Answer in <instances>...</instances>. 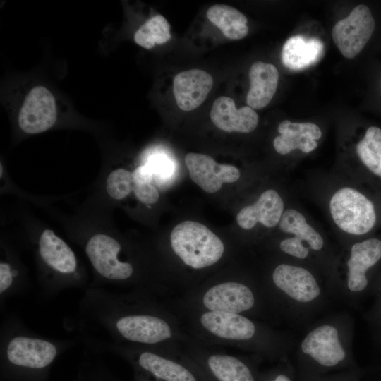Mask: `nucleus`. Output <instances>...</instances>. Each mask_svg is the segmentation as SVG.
I'll return each mask as SVG.
<instances>
[{
	"label": "nucleus",
	"instance_id": "obj_1",
	"mask_svg": "<svg viewBox=\"0 0 381 381\" xmlns=\"http://www.w3.org/2000/svg\"><path fill=\"white\" fill-rule=\"evenodd\" d=\"M184 330L210 346H229L251 352L260 359L287 358L291 339L262 321L236 313L176 310Z\"/></svg>",
	"mask_w": 381,
	"mask_h": 381
},
{
	"label": "nucleus",
	"instance_id": "obj_2",
	"mask_svg": "<svg viewBox=\"0 0 381 381\" xmlns=\"http://www.w3.org/2000/svg\"><path fill=\"white\" fill-rule=\"evenodd\" d=\"M170 307L176 310L236 313L260 321L276 315L264 288L236 279L192 288L172 301Z\"/></svg>",
	"mask_w": 381,
	"mask_h": 381
},
{
	"label": "nucleus",
	"instance_id": "obj_3",
	"mask_svg": "<svg viewBox=\"0 0 381 381\" xmlns=\"http://www.w3.org/2000/svg\"><path fill=\"white\" fill-rule=\"evenodd\" d=\"M296 356V372L322 375L351 370L349 318H328L310 327L298 343Z\"/></svg>",
	"mask_w": 381,
	"mask_h": 381
},
{
	"label": "nucleus",
	"instance_id": "obj_4",
	"mask_svg": "<svg viewBox=\"0 0 381 381\" xmlns=\"http://www.w3.org/2000/svg\"><path fill=\"white\" fill-rule=\"evenodd\" d=\"M115 328L130 343L171 352L181 351L188 335L171 307L126 313L116 320Z\"/></svg>",
	"mask_w": 381,
	"mask_h": 381
},
{
	"label": "nucleus",
	"instance_id": "obj_5",
	"mask_svg": "<svg viewBox=\"0 0 381 381\" xmlns=\"http://www.w3.org/2000/svg\"><path fill=\"white\" fill-rule=\"evenodd\" d=\"M277 315L286 311L303 313L320 307L325 291L314 274L307 268L280 263L273 270L270 283L264 287Z\"/></svg>",
	"mask_w": 381,
	"mask_h": 381
},
{
	"label": "nucleus",
	"instance_id": "obj_6",
	"mask_svg": "<svg viewBox=\"0 0 381 381\" xmlns=\"http://www.w3.org/2000/svg\"><path fill=\"white\" fill-rule=\"evenodd\" d=\"M184 356L203 381H260L256 363L244 356L212 349L188 334L181 344Z\"/></svg>",
	"mask_w": 381,
	"mask_h": 381
},
{
	"label": "nucleus",
	"instance_id": "obj_7",
	"mask_svg": "<svg viewBox=\"0 0 381 381\" xmlns=\"http://www.w3.org/2000/svg\"><path fill=\"white\" fill-rule=\"evenodd\" d=\"M173 253L192 270L207 269L223 258L222 241L204 224L184 221L177 224L170 236Z\"/></svg>",
	"mask_w": 381,
	"mask_h": 381
},
{
	"label": "nucleus",
	"instance_id": "obj_8",
	"mask_svg": "<svg viewBox=\"0 0 381 381\" xmlns=\"http://www.w3.org/2000/svg\"><path fill=\"white\" fill-rule=\"evenodd\" d=\"M329 208L334 224L349 234H365L376 223L377 215L372 201L351 187L337 190L330 198Z\"/></svg>",
	"mask_w": 381,
	"mask_h": 381
},
{
	"label": "nucleus",
	"instance_id": "obj_9",
	"mask_svg": "<svg viewBox=\"0 0 381 381\" xmlns=\"http://www.w3.org/2000/svg\"><path fill=\"white\" fill-rule=\"evenodd\" d=\"M140 371L155 381H203L182 353L145 347L131 355Z\"/></svg>",
	"mask_w": 381,
	"mask_h": 381
},
{
	"label": "nucleus",
	"instance_id": "obj_10",
	"mask_svg": "<svg viewBox=\"0 0 381 381\" xmlns=\"http://www.w3.org/2000/svg\"><path fill=\"white\" fill-rule=\"evenodd\" d=\"M375 21L368 6L359 4L349 16L333 27L332 36L341 54L353 59L365 47L372 37Z\"/></svg>",
	"mask_w": 381,
	"mask_h": 381
},
{
	"label": "nucleus",
	"instance_id": "obj_11",
	"mask_svg": "<svg viewBox=\"0 0 381 381\" xmlns=\"http://www.w3.org/2000/svg\"><path fill=\"white\" fill-rule=\"evenodd\" d=\"M120 243L104 234L92 236L87 241L86 254L95 270L103 277L114 281H126L134 273L133 266L119 259Z\"/></svg>",
	"mask_w": 381,
	"mask_h": 381
},
{
	"label": "nucleus",
	"instance_id": "obj_12",
	"mask_svg": "<svg viewBox=\"0 0 381 381\" xmlns=\"http://www.w3.org/2000/svg\"><path fill=\"white\" fill-rule=\"evenodd\" d=\"M56 116V102L52 92L45 87L36 86L23 101L18 114V125L26 133H40L49 129Z\"/></svg>",
	"mask_w": 381,
	"mask_h": 381
},
{
	"label": "nucleus",
	"instance_id": "obj_13",
	"mask_svg": "<svg viewBox=\"0 0 381 381\" xmlns=\"http://www.w3.org/2000/svg\"><path fill=\"white\" fill-rule=\"evenodd\" d=\"M380 259L381 240L372 238L355 243L350 249L346 261V275L342 294L349 298L350 294L365 290L368 284L366 272Z\"/></svg>",
	"mask_w": 381,
	"mask_h": 381
},
{
	"label": "nucleus",
	"instance_id": "obj_14",
	"mask_svg": "<svg viewBox=\"0 0 381 381\" xmlns=\"http://www.w3.org/2000/svg\"><path fill=\"white\" fill-rule=\"evenodd\" d=\"M185 163L193 182L210 193L220 190L224 183L236 181L241 176L236 167L218 164L210 156L204 154L188 153L185 156Z\"/></svg>",
	"mask_w": 381,
	"mask_h": 381
},
{
	"label": "nucleus",
	"instance_id": "obj_15",
	"mask_svg": "<svg viewBox=\"0 0 381 381\" xmlns=\"http://www.w3.org/2000/svg\"><path fill=\"white\" fill-rule=\"evenodd\" d=\"M56 354V348L52 342L25 336L12 338L6 348V356L11 364L30 369L47 367Z\"/></svg>",
	"mask_w": 381,
	"mask_h": 381
},
{
	"label": "nucleus",
	"instance_id": "obj_16",
	"mask_svg": "<svg viewBox=\"0 0 381 381\" xmlns=\"http://www.w3.org/2000/svg\"><path fill=\"white\" fill-rule=\"evenodd\" d=\"M212 85L213 78L205 71L190 69L179 73L173 81L178 107L186 111L195 109L205 100Z\"/></svg>",
	"mask_w": 381,
	"mask_h": 381
},
{
	"label": "nucleus",
	"instance_id": "obj_17",
	"mask_svg": "<svg viewBox=\"0 0 381 381\" xmlns=\"http://www.w3.org/2000/svg\"><path fill=\"white\" fill-rule=\"evenodd\" d=\"M212 123L226 132L250 133L258 124L256 111L249 106L237 109L231 97L221 96L215 99L210 111Z\"/></svg>",
	"mask_w": 381,
	"mask_h": 381
},
{
	"label": "nucleus",
	"instance_id": "obj_18",
	"mask_svg": "<svg viewBox=\"0 0 381 381\" xmlns=\"http://www.w3.org/2000/svg\"><path fill=\"white\" fill-rule=\"evenodd\" d=\"M279 135L273 141L277 152L286 155L294 150L309 153L318 147L317 140L322 136L320 127L310 122L298 123L282 121L278 126Z\"/></svg>",
	"mask_w": 381,
	"mask_h": 381
},
{
	"label": "nucleus",
	"instance_id": "obj_19",
	"mask_svg": "<svg viewBox=\"0 0 381 381\" xmlns=\"http://www.w3.org/2000/svg\"><path fill=\"white\" fill-rule=\"evenodd\" d=\"M284 208L279 194L275 190L268 189L253 204L241 210L236 216V222L244 229H250L258 222L266 227H274L279 224Z\"/></svg>",
	"mask_w": 381,
	"mask_h": 381
},
{
	"label": "nucleus",
	"instance_id": "obj_20",
	"mask_svg": "<svg viewBox=\"0 0 381 381\" xmlns=\"http://www.w3.org/2000/svg\"><path fill=\"white\" fill-rule=\"evenodd\" d=\"M250 88L247 104L253 109L266 107L274 95L279 80V72L271 64L256 61L249 70Z\"/></svg>",
	"mask_w": 381,
	"mask_h": 381
},
{
	"label": "nucleus",
	"instance_id": "obj_21",
	"mask_svg": "<svg viewBox=\"0 0 381 381\" xmlns=\"http://www.w3.org/2000/svg\"><path fill=\"white\" fill-rule=\"evenodd\" d=\"M323 50V44L318 38L295 35L289 37L283 45L282 61L289 69L303 70L317 63Z\"/></svg>",
	"mask_w": 381,
	"mask_h": 381
},
{
	"label": "nucleus",
	"instance_id": "obj_22",
	"mask_svg": "<svg viewBox=\"0 0 381 381\" xmlns=\"http://www.w3.org/2000/svg\"><path fill=\"white\" fill-rule=\"evenodd\" d=\"M39 251L42 260L50 267L62 274L75 271V255L68 245L53 231L45 229L39 240Z\"/></svg>",
	"mask_w": 381,
	"mask_h": 381
},
{
	"label": "nucleus",
	"instance_id": "obj_23",
	"mask_svg": "<svg viewBox=\"0 0 381 381\" xmlns=\"http://www.w3.org/2000/svg\"><path fill=\"white\" fill-rule=\"evenodd\" d=\"M207 17L228 39L241 40L248 32L247 18L231 6L215 4L208 8Z\"/></svg>",
	"mask_w": 381,
	"mask_h": 381
},
{
	"label": "nucleus",
	"instance_id": "obj_24",
	"mask_svg": "<svg viewBox=\"0 0 381 381\" xmlns=\"http://www.w3.org/2000/svg\"><path fill=\"white\" fill-rule=\"evenodd\" d=\"M282 231L293 234L302 241L311 251H320L324 247L321 234L308 224L306 217L294 209L284 211L279 222Z\"/></svg>",
	"mask_w": 381,
	"mask_h": 381
},
{
	"label": "nucleus",
	"instance_id": "obj_25",
	"mask_svg": "<svg viewBox=\"0 0 381 381\" xmlns=\"http://www.w3.org/2000/svg\"><path fill=\"white\" fill-rule=\"evenodd\" d=\"M356 151L367 169L381 178V128L369 127L357 143Z\"/></svg>",
	"mask_w": 381,
	"mask_h": 381
},
{
	"label": "nucleus",
	"instance_id": "obj_26",
	"mask_svg": "<svg viewBox=\"0 0 381 381\" xmlns=\"http://www.w3.org/2000/svg\"><path fill=\"white\" fill-rule=\"evenodd\" d=\"M170 38V25L162 15L147 20L134 35L135 42L147 49H152L155 44H164Z\"/></svg>",
	"mask_w": 381,
	"mask_h": 381
},
{
	"label": "nucleus",
	"instance_id": "obj_27",
	"mask_svg": "<svg viewBox=\"0 0 381 381\" xmlns=\"http://www.w3.org/2000/svg\"><path fill=\"white\" fill-rule=\"evenodd\" d=\"M133 173L125 169H116L109 173L106 181V190L114 200H122L133 190Z\"/></svg>",
	"mask_w": 381,
	"mask_h": 381
},
{
	"label": "nucleus",
	"instance_id": "obj_28",
	"mask_svg": "<svg viewBox=\"0 0 381 381\" xmlns=\"http://www.w3.org/2000/svg\"><path fill=\"white\" fill-rule=\"evenodd\" d=\"M296 368L285 358L272 368L261 373L260 381H297Z\"/></svg>",
	"mask_w": 381,
	"mask_h": 381
},
{
	"label": "nucleus",
	"instance_id": "obj_29",
	"mask_svg": "<svg viewBox=\"0 0 381 381\" xmlns=\"http://www.w3.org/2000/svg\"><path fill=\"white\" fill-rule=\"evenodd\" d=\"M279 248L283 253L300 260L308 258L311 251L302 241L294 236L283 239Z\"/></svg>",
	"mask_w": 381,
	"mask_h": 381
},
{
	"label": "nucleus",
	"instance_id": "obj_30",
	"mask_svg": "<svg viewBox=\"0 0 381 381\" xmlns=\"http://www.w3.org/2000/svg\"><path fill=\"white\" fill-rule=\"evenodd\" d=\"M296 375L297 381H356L351 370L322 375L296 372Z\"/></svg>",
	"mask_w": 381,
	"mask_h": 381
},
{
	"label": "nucleus",
	"instance_id": "obj_31",
	"mask_svg": "<svg viewBox=\"0 0 381 381\" xmlns=\"http://www.w3.org/2000/svg\"><path fill=\"white\" fill-rule=\"evenodd\" d=\"M147 164L152 169L154 176H157L159 179H166L174 173V163L165 155H154Z\"/></svg>",
	"mask_w": 381,
	"mask_h": 381
},
{
	"label": "nucleus",
	"instance_id": "obj_32",
	"mask_svg": "<svg viewBox=\"0 0 381 381\" xmlns=\"http://www.w3.org/2000/svg\"><path fill=\"white\" fill-rule=\"evenodd\" d=\"M133 192L137 199L145 204L155 203L159 198L158 190L151 183H134Z\"/></svg>",
	"mask_w": 381,
	"mask_h": 381
},
{
	"label": "nucleus",
	"instance_id": "obj_33",
	"mask_svg": "<svg viewBox=\"0 0 381 381\" xmlns=\"http://www.w3.org/2000/svg\"><path fill=\"white\" fill-rule=\"evenodd\" d=\"M134 183H151L154 176L152 169L146 163L138 167L133 172Z\"/></svg>",
	"mask_w": 381,
	"mask_h": 381
},
{
	"label": "nucleus",
	"instance_id": "obj_34",
	"mask_svg": "<svg viewBox=\"0 0 381 381\" xmlns=\"http://www.w3.org/2000/svg\"><path fill=\"white\" fill-rule=\"evenodd\" d=\"M13 272L9 264L1 262L0 264V292L6 291L13 282Z\"/></svg>",
	"mask_w": 381,
	"mask_h": 381
},
{
	"label": "nucleus",
	"instance_id": "obj_35",
	"mask_svg": "<svg viewBox=\"0 0 381 381\" xmlns=\"http://www.w3.org/2000/svg\"><path fill=\"white\" fill-rule=\"evenodd\" d=\"M138 381H152V380H138Z\"/></svg>",
	"mask_w": 381,
	"mask_h": 381
}]
</instances>
